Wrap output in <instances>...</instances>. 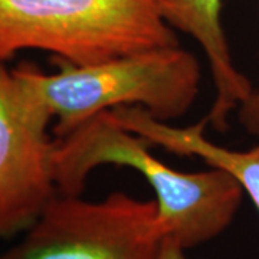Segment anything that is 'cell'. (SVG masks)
Here are the masks:
<instances>
[{
  "label": "cell",
  "instance_id": "obj_1",
  "mask_svg": "<svg viewBox=\"0 0 259 259\" xmlns=\"http://www.w3.org/2000/svg\"><path fill=\"white\" fill-rule=\"evenodd\" d=\"M150 143L121 125L111 110L98 112L62 137L54 139V176L58 193L79 196L94 168L127 166L154 190L164 238L186 250L218 238L233 222L245 190L231 173L212 167L185 173L150 153Z\"/></svg>",
  "mask_w": 259,
  "mask_h": 259
},
{
  "label": "cell",
  "instance_id": "obj_2",
  "mask_svg": "<svg viewBox=\"0 0 259 259\" xmlns=\"http://www.w3.org/2000/svg\"><path fill=\"white\" fill-rule=\"evenodd\" d=\"M52 120L62 137L98 112L118 107H141L168 122L192 108L200 88V64L179 47L150 49L94 65L59 61L55 74L29 64L13 69Z\"/></svg>",
  "mask_w": 259,
  "mask_h": 259
},
{
  "label": "cell",
  "instance_id": "obj_3",
  "mask_svg": "<svg viewBox=\"0 0 259 259\" xmlns=\"http://www.w3.org/2000/svg\"><path fill=\"white\" fill-rule=\"evenodd\" d=\"M179 47L164 0H0V62L22 51L83 66Z\"/></svg>",
  "mask_w": 259,
  "mask_h": 259
},
{
  "label": "cell",
  "instance_id": "obj_4",
  "mask_svg": "<svg viewBox=\"0 0 259 259\" xmlns=\"http://www.w3.org/2000/svg\"><path fill=\"white\" fill-rule=\"evenodd\" d=\"M163 241L156 200L58 193L0 259H157Z\"/></svg>",
  "mask_w": 259,
  "mask_h": 259
},
{
  "label": "cell",
  "instance_id": "obj_5",
  "mask_svg": "<svg viewBox=\"0 0 259 259\" xmlns=\"http://www.w3.org/2000/svg\"><path fill=\"white\" fill-rule=\"evenodd\" d=\"M51 114L0 62V241L22 235L58 194Z\"/></svg>",
  "mask_w": 259,
  "mask_h": 259
},
{
  "label": "cell",
  "instance_id": "obj_6",
  "mask_svg": "<svg viewBox=\"0 0 259 259\" xmlns=\"http://www.w3.org/2000/svg\"><path fill=\"white\" fill-rule=\"evenodd\" d=\"M221 12L222 0H164L167 23L193 37L209 62L216 95L206 121L216 131L228 128L231 112L253 93L250 81L232 59Z\"/></svg>",
  "mask_w": 259,
  "mask_h": 259
},
{
  "label": "cell",
  "instance_id": "obj_7",
  "mask_svg": "<svg viewBox=\"0 0 259 259\" xmlns=\"http://www.w3.org/2000/svg\"><path fill=\"white\" fill-rule=\"evenodd\" d=\"M125 128L179 156H197L210 167L231 173L249 196L259 212V143L246 151L229 150L206 139V118L187 127H173L166 121L154 118L143 108H130L124 114Z\"/></svg>",
  "mask_w": 259,
  "mask_h": 259
},
{
  "label": "cell",
  "instance_id": "obj_8",
  "mask_svg": "<svg viewBox=\"0 0 259 259\" xmlns=\"http://www.w3.org/2000/svg\"><path fill=\"white\" fill-rule=\"evenodd\" d=\"M239 121L249 134L259 139V88L253 90L252 95L239 107Z\"/></svg>",
  "mask_w": 259,
  "mask_h": 259
},
{
  "label": "cell",
  "instance_id": "obj_9",
  "mask_svg": "<svg viewBox=\"0 0 259 259\" xmlns=\"http://www.w3.org/2000/svg\"><path fill=\"white\" fill-rule=\"evenodd\" d=\"M157 259H187L186 249L170 238H164Z\"/></svg>",
  "mask_w": 259,
  "mask_h": 259
}]
</instances>
